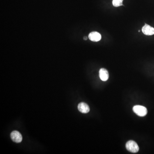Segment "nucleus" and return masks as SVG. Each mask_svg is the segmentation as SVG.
I'll return each mask as SVG.
<instances>
[{
	"mask_svg": "<svg viewBox=\"0 0 154 154\" xmlns=\"http://www.w3.org/2000/svg\"><path fill=\"white\" fill-rule=\"evenodd\" d=\"M126 148L129 152L132 153H137L139 150V147L137 143L133 140H129L126 144Z\"/></svg>",
	"mask_w": 154,
	"mask_h": 154,
	"instance_id": "1",
	"label": "nucleus"
},
{
	"mask_svg": "<svg viewBox=\"0 0 154 154\" xmlns=\"http://www.w3.org/2000/svg\"><path fill=\"white\" fill-rule=\"evenodd\" d=\"M135 113L139 116H145L147 113V110L146 107L141 105H135L133 108Z\"/></svg>",
	"mask_w": 154,
	"mask_h": 154,
	"instance_id": "2",
	"label": "nucleus"
},
{
	"mask_svg": "<svg viewBox=\"0 0 154 154\" xmlns=\"http://www.w3.org/2000/svg\"><path fill=\"white\" fill-rule=\"evenodd\" d=\"M10 137L12 141L17 143L22 142L23 140L22 134L18 131H14L12 132L10 134Z\"/></svg>",
	"mask_w": 154,
	"mask_h": 154,
	"instance_id": "3",
	"label": "nucleus"
},
{
	"mask_svg": "<svg viewBox=\"0 0 154 154\" xmlns=\"http://www.w3.org/2000/svg\"><path fill=\"white\" fill-rule=\"evenodd\" d=\"M88 38L92 42H98L102 38V36L98 32L93 31L89 33Z\"/></svg>",
	"mask_w": 154,
	"mask_h": 154,
	"instance_id": "4",
	"label": "nucleus"
},
{
	"mask_svg": "<svg viewBox=\"0 0 154 154\" xmlns=\"http://www.w3.org/2000/svg\"><path fill=\"white\" fill-rule=\"evenodd\" d=\"M142 33L147 36H151L154 34V28L150 26L149 25L145 24V25L142 28Z\"/></svg>",
	"mask_w": 154,
	"mask_h": 154,
	"instance_id": "5",
	"label": "nucleus"
},
{
	"mask_svg": "<svg viewBox=\"0 0 154 154\" xmlns=\"http://www.w3.org/2000/svg\"><path fill=\"white\" fill-rule=\"evenodd\" d=\"M99 76L101 80L106 81L108 79L109 73L107 69L102 68L100 69L99 72Z\"/></svg>",
	"mask_w": 154,
	"mask_h": 154,
	"instance_id": "6",
	"label": "nucleus"
},
{
	"mask_svg": "<svg viewBox=\"0 0 154 154\" xmlns=\"http://www.w3.org/2000/svg\"><path fill=\"white\" fill-rule=\"evenodd\" d=\"M78 108L79 111L83 113H88L90 110L88 105L84 102H81L79 104Z\"/></svg>",
	"mask_w": 154,
	"mask_h": 154,
	"instance_id": "7",
	"label": "nucleus"
},
{
	"mask_svg": "<svg viewBox=\"0 0 154 154\" xmlns=\"http://www.w3.org/2000/svg\"><path fill=\"white\" fill-rule=\"evenodd\" d=\"M123 0H113V5L115 7H118L123 6Z\"/></svg>",
	"mask_w": 154,
	"mask_h": 154,
	"instance_id": "8",
	"label": "nucleus"
},
{
	"mask_svg": "<svg viewBox=\"0 0 154 154\" xmlns=\"http://www.w3.org/2000/svg\"><path fill=\"white\" fill-rule=\"evenodd\" d=\"M84 39L85 40H87V37H86V36H84Z\"/></svg>",
	"mask_w": 154,
	"mask_h": 154,
	"instance_id": "9",
	"label": "nucleus"
}]
</instances>
